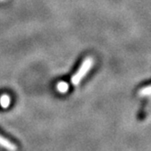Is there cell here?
I'll use <instances>...</instances> for the list:
<instances>
[{
    "mask_svg": "<svg viewBox=\"0 0 151 151\" xmlns=\"http://www.w3.org/2000/svg\"><path fill=\"white\" fill-rule=\"evenodd\" d=\"M92 65H93V60L91 58H88L85 59V61L81 65L79 69L77 71V73H76L71 78V82L74 86H77L79 84L80 80L85 77L86 74L88 73V71L91 68Z\"/></svg>",
    "mask_w": 151,
    "mask_h": 151,
    "instance_id": "cell-1",
    "label": "cell"
},
{
    "mask_svg": "<svg viewBox=\"0 0 151 151\" xmlns=\"http://www.w3.org/2000/svg\"><path fill=\"white\" fill-rule=\"evenodd\" d=\"M0 146L8 151H17V147L2 136H0Z\"/></svg>",
    "mask_w": 151,
    "mask_h": 151,
    "instance_id": "cell-2",
    "label": "cell"
},
{
    "mask_svg": "<svg viewBox=\"0 0 151 151\" xmlns=\"http://www.w3.org/2000/svg\"><path fill=\"white\" fill-rule=\"evenodd\" d=\"M11 104V99L6 94H3L0 96V106L3 109H7Z\"/></svg>",
    "mask_w": 151,
    "mask_h": 151,
    "instance_id": "cell-3",
    "label": "cell"
},
{
    "mask_svg": "<svg viewBox=\"0 0 151 151\" xmlns=\"http://www.w3.org/2000/svg\"><path fill=\"white\" fill-rule=\"evenodd\" d=\"M68 88H69V86L68 83L64 82V81H61L59 82L58 85H57V89L59 93H62V94H65L68 91Z\"/></svg>",
    "mask_w": 151,
    "mask_h": 151,
    "instance_id": "cell-4",
    "label": "cell"
},
{
    "mask_svg": "<svg viewBox=\"0 0 151 151\" xmlns=\"http://www.w3.org/2000/svg\"><path fill=\"white\" fill-rule=\"evenodd\" d=\"M138 95L141 96H150L151 95V85L148 86V87H146L142 89H140L138 92Z\"/></svg>",
    "mask_w": 151,
    "mask_h": 151,
    "instance_id": "cell-5",
    "label": "cell"
}]
</instances>
